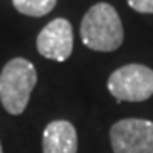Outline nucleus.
Here are the masks:
<instances>
[{
  "label": "nucleus",
  "instance_id": "nucleus-5",
  "mask_svg": "<svg viewBox=\"0 0 153 153\" xmlns=\"http://www.w3.org/2000/svg\"><path fill=\"white\" fill-rule=\"evenodd\" d=\"M39 55L53 61H65L73 51V29L63 17L48 22L36 39Z\"/></svg>",
  "mask_w": 153,
  "mask_h": 153
},
{
  "label": "nucleus",
  "instance_id": "nucleus-9",
  "mask_svg": "<svg viewBox=\"0 0 153 153\" xmlns=\"http://www.w3.org/2000/svg\"><path fill=\"white\" fill-rule=\"evenodd\" d=\"M0 153H4V150H2V145H0Z\"/></svg>",
  "mask_w": 153,
  "mask_h": 153
},
{
  "label": "nucleus",
  "instance_id": "nucleus-6",
  "mask_svg": "<svg viewBox=\"0 0 153 153\" xmlns=\"http://www.w3.org/2000/svg\"><path fill=\"white\" fill-rule=\"evenodd\" d=\"M76 129L70 121L58 119L44 128L43 153H76Z\"/></svg>",
  "mask_w": 153,
  "mask_h": 153
},
{
  "label": "nucleus",
  "instance_id": "nucleus-8",
  "mask_svg": "<svg viewBox=\"0 0 153 153\" xmlns=\"http://www.w3.org/2000/svg\"><path fill=\"white\" fill-rule=\"evenodd\" d=\"M128 5L140 14H153V0H128Z\"/></svg>",
  "mask_w": 153,
  "mask_h": 153
},
{
  "label": "nucleus",
  "instance_id": "nucleus-4",
  "mask_svg": "<svg viewBox=\"0 0 153 153\" xmlns=\"http://www.w3.org/2000/svg\"><path fill=\"white\" fill-rule=\"evenodd\" d=\"M114 153H153V123L148 119H121L111 128Z\"/></svg>",
  "mask_w": 153,
  "mask_h": 153
},
{
  "label": "nucleus",
  "instance_id": "nucleus-1",
  "mask_svg": "<svg viewBox=\"0 0 153 153\" xmlns=\"http://www.w3.org/2000/svg\"><path fill=\"white\" fill-rule=\"evenodd\" d=\"M80 38L88 49L109 53L123 44L124 29L114 7L99 2L85 12L80 24Z\"/></svg>",
  "mask_w": 153,
  "mask_h": 153
},
{
  "label": "nucleus",
  "instance_id": "nucleus-3",
  "mask_svg": "<svg viewBox=\"0 0 153 153\" xmlns=\"http://www.w3.org/2000/svg\"><path fill=\"white\" fill-rule=\"evenodd\" d=\"M107 88L121 102H143L153 95V70L140 63L124 65L111 73Z\"/></svg>",
  "mask_w": 153,
  "mask_h": 153
},
{
  "label": "nucleus",
  "instance_id": "nucleus-7",
  "mask_svg": "<svg viewBox=\"0 0 153 153\" xmlns=\"http://www.w3.org/2000/svg\"><path fill=\"white\" fill-rule=\"evenodd\" d=\"M58 0H12L17 12L29 17H43L55 9Z\"/></svg>",
  "mask_w": 153,
  "mask_h": 153
},
{
  "label": "nucleus",
  "instance_id": "nucleus-2",
  "mask_svg": "<svg viewBox=\"0 0 153 153\" xmlns=\"http://www.w3.org/2000/svg\"><path fill=\"white\" fill-rule=\"evenodd\" d=\"M38 82L36 68L26 58H12L0 73V100L12 116L22 114Z\"/></svg>",
  "mask_w": 153,
  "mask_h": 153
}]
</instances>
